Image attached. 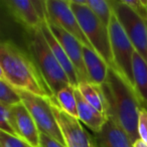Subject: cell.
Listing matches in <instances>:
<instances>
[{
    "label": "cell",
    "instance_id": "6da1fadb",
    "mask_svg": "<svg viewBox=\"0 0 147 147\" xmlns=\"http://www.w3.org/2000/svg\"><path fill=\"white\" fill-rule=\"evenodd\" d=\"M0 79L17 90L45 98L55 97L28 51L8 39L0 45Z\"/></svg>",
    "mask_w": 147,
    "mask_h": 147
},
{
    "label": "cell",
    "instance_id": "7a4b0ae2",
    "mask_svg": "<svg viewBox=\"0 0 147 147\" xmlns=\"http://www.w3.org/2000/svg\"><path fill=\"white\" fill-rule=\"evenodd\" d=\"M102 88L110 106L109 115L116 119L134 143L139 139L138 120L143 108L134 88L114 67H109L108 78Z\"/></svg>",
    "mask_w": 147,
    "mask_h": 147
},
{
    "label": "cell",
    "instance_id": "3957f363",
    "mask_svg": "<svg viewBox=\"0 0 147 147\" xmlns=\"http://www.w3.org/2000/svg\"><path fill=\"white\" fill-rule=\"evenodd\" d=\"M25 43L27 51L53 96L61 89L71 85L67 74L53 55L40 27L25 30Z\"/></svg>",
    "mask_w": 147,
    "mask_h": 147
},
{
    "label": "cell",
    "instance_id": "277c9868",
    "mask_svg": "<svg viewBox=\"0 0 147 147\" xmlns=\"http://www.w3.org/2000/svg\"><path fill=\"white\" fill-rule=\"evenodd\" d=\"M71 7L92 49L110 67H114L108 26L103 24L87 6L86 0H71Z\"/></svg>",
    "mask_w": 147,
    "mask_h": 147
},
{
    "label": "cell",
    "instance_id": "5b68a950",
    "mask_svg": "<svg viewBox=\"0 0 147 147\" xmlns=\"http://www.w3.org/2000/svg\"><path fill=\"white\" fill-rule=\"evenodd\" d=\"M17 92L20 96L22 104L26 107L36 123L39 132L65 145L63 134L53 110L51 98H45L22 90H17Z\"/></svg>",
    "mask_w": 147,
    "mask_h": 147
},
{
    "label": "cell",
    "instance_id": "8992f818",
    "mask_svg": "<svg viewBox=\"0 0 147 147\" xmlns=\"http://www.w3.org/2000/svg\"><path fill=\"white\" fill-rule=\"evenodd\" d=\"M108 29L109 35H110L114 67L134 88V86H133L132 61L135 49L114 12L111 17Z\"/></svg>",
    "mask_w": 147,
    "mask_h": 147
},
{
    "label": "cell",
    "instance_id": "52a82bcc",
    "mask_svg": "<svg viewBox=\"0 0 147 147\" xmlns=\"http://www.w3.org/2000/svg\"><path fill=\"white\" fill-rule=\"evenodd\" d=\"M110 4L135 51L147 61V19L127 6L122 0H113Z\"/></svg>",
    "mask_w": 147,
    "mask_h": 147
},
{
    "label": "cell",
    "instance_id": "ba28073f",
    "mask_svg": "<svg viewBox=\"0 0 147 147\" xmlns=\"http://www.w3.org/2000/svg\"><path fill=\"white\" fill-rule=\"evenodd\" d=\"M45 11L47 22L63 28L76 37L84 47H92L71 9V0H45Z\"/></svg>",
    "mask_w": 147,
    "mask_h": 147
},
{
    "label": "cell",
    "instance_id": "9c48e42d",
    "mask_svg": "<svg viewBox=\"0 0 147 147\" xmlns=\"http://www.w3.org/2000/svg\"><path fill=\"white\" fill-rule=\"evenodd\" d=\"M51 105L65 147H97L92 135L85 130L81 125V121L59 108L55 97L51 98Z\"/></svg>",
    "mask_w": 147,
    "mask_h": 147
},
{
    "label": "cell",
    "instance_id": "30bf717a",
    "mask_svg": "<svg viewBox=\"0 0 147 147\" xmlns=\"http://www.w3.org/2000/svg\"><path fill=\"white\" fill-rule=\"evenodd\" d=\"M47 23L49 25V29L51 30V32H53V34L59 40V42L61 43L63 49L67 53L69 59L73 63L74 67H75L77 73H78L80 83L90 82L84 63V53H83L84 45L76 37H74L73 35L69 34L65 30H63V28L59 27L57 25H55L51 22H47Z\"/></svg>",
    "mask_w": 147,
    "mask_h": 147
},
{
    "label": "cell",
    "instance_id": "8fae6325",
    "mask_svg": "<svg viewBox=\"0 0 147 147\" xmlns=\"http://www.w3.org/2000/svg\"><path fill=\"white\" fill-rule=\"evenodd\" d=\"M5 6L12 17L20 23L25 30L38 28L43 22L32 1L29 0H3Z\"/></svg>",
    "mask_w": 147,
    "mask_h": 147
},
{
    "label": "cell",
    "instance_id": "7c38bea8",
    "mask_svg": "<svg viewBox=\"0 0 147 147\" xmlns=\"http://www.w3.org/2000/svg\"><path fill=\"white\" fill-rule=\"evenodd\" d=\"M91 135L98 147H133L131 139L112 115L108 116L101 132Z\"/></svg>",
    "mask_w": 147,
    "mask_h": 147
},
{
    "label": "cell",
    "instance_id": "4fadbf2b",
    "mask_svg": "<svg viewBox=\"0 0 147 147\" xmlns=\"http://www.w3.org/2000/svg\"><path fill=\"white\" fill-rule=\"evenodd\" d=\"M19 138L32 147H40V132L26 107L20 103L11 107Z\"/></svg>",
    "mask_w": 147,
    "mask_h": 147
},
{
    "label": "cell",
    "instance_id": "5bb4252c",
    "mask_svg": "<svg viewBox=\"0 0 147 147\" xmlns=\"http://www.w3.org/2000/svg\"><path fill=\"white\" fill-rule=\"evenodd\" d=\"M40 29L42 30L45 39H47V43H49V47H51L55 57H57L59 65H61V67L63 69L65 73L67 74V78H69L71 85L73 87H75V88H77L78 85L80 84L78 73H77L76 69H75V67H74L71 59H69V57H67L65 49H63V47H61V43L59 42V40H57V39L55 38V35L53 34V32H51V30L49 29V25H47V23L45 20L41 23Z\"/></svg>",
    "mask_w": 147,
    "mask_h": 147
},
{
    "label": "cell",
    "instance_id": "9a60e30c",
    "mask_svg": "<svg viewBox=\"0 0 147 147\" xmlns=\"http://www.w3.org/2000/svg\"><path fill=\"white\" fill-rule=\"evenodd\" d=\"M83 53H84L85 67L90 83L98 86H103L108 78L110 65L92 47H84Z\"/></svg>",
    "mask_w": 147,
    "mask_h": 147
},
{
    "label": "cell",
    "instance_id": "2e32d148",
    "mask_svg": "<svg viewBox=\"0 0 147 147\" xmlns=\"http://www.w3.org/2000/svg\"><path fill=\"white\" fill-rule=\"evenodd\" d=\"M76 99L79 120L82 123H84L95 134L101 132V130L103 129V127L105 126L107 120H108V117L103 115L97 109H95L92 105L89 104L77 88Z\"/></svg>",
    "mask_w": 147,
    "mask_h": 147
},
{
    "label": "cell",
    "instance_id": "e0dca14e",
    "mask_svg": "<svg viewBox=\"0 0 147 147\" xmlns=\"http://www.w3.org/2000/svg\"><path fill=\"white\" fill-rule=\"evenodd\" d=\"M133 86L143 108L147 109V61L137 53H133Z\"/></svg>",
    "mask_w": 147,
    "mask_h": 147
},
{
    "label": "cell",
    "instance_id": "ac0fdd59",
    "mask_svg": "<svg viewBox=\"0 0 147 147\" xmlns=\"http://www.w3.org/2000/svg\"><path fill=\"white\" fill-rule=\"evenodd\" d=\"M77 89L80 91L82 96L89 104L92 105L103 115L107 117L109 116L110 106L102 86H98L90 82H82L78 85Z\"/></svg>",
    "mask_w": 147,
    "mask_h": 147
},
{
    "label": "cell",
    "instance_id": "d6986e66",
    "mask_svg": "<svg viewBox=\"0 0 147 147\" xmlns=\"http://www.w3.org/2000/svg\"><path fill=\"white\" fill-rule=\"evenodd\" d=\"M55 99L59 108L63 109L65 113H67L71 116L79 119L76 99V88L75 87L69 85V86L61 89L59 92L57 93Z\"/></svg>",
    "mask_w": 147,
    "mask_h": 147
},
{
    "label": "cell",
    "instance_id": "ffe728a7",
    "mask_svg": "<svg viewBox=\"0 0 147 147\" xmlns=\"http://www.w3.org/2000/svg\"><path fill=\"white\" fill-rule=\"evenodd\" d=\"M86 5L92 12L101 20L103 24L109 26L111 17L113 14L110 1L106 0H86Z\"/></svg>",
    "mask_w": 147,
    "mask_h": 147
},
{
    "label": "cell",
    "instance_id": "44dd1931",
    "mask_svg": "<svg viewBox=\"0 0 147 147\" xmlns=\"http://www.w3.org/2000/svg\"><path fill=\"white\" fill-rule=\"evenodd\" d=\"M0 105L13 107L22 103L16 89L2 79H0Z\"/></svg>",
    "mask_w": 147,
    "mask_h": 147
},
{
    "label": "cell",
    "instance_id": "7402d4cb",
    "mask_svg": "<svg viewBox=\"0 0 147 147\" xmlns=\"http://www.w3.org/2000/svg\"><path fill=\"white\" fill-rule=\"evenodd\" d=\"M1 110H0V131L7 133L12 136L18 137L16 131V124H15V119L13 116V112L11 107L5 106V105H0Z\"/></svg>",
    "mask_w": 147,
    "mask_h": 147
},
{
    "label": "cell",
    "instance_id": "603a6c76",
    "mask_svg": "<svg viewBox=\"0 0 147 147\" xmlns=\"http://www.w3.org/2000/svg\"><path fill=\"white\" fill-rule=\"evenodd\" d=\"M0 147H32L23 139L9 135L1 131L0 133Z\"/></svg>",
    "mask_w": 147,
    "mask_h": 147
},
{
    "label": "cell",
    "instance_id": "cb8c5ba5",
    "mask_svg": "<svg viewBox=\"0 0 147 147\" xmlns=\"http://www.w3.org/2000/svg\"><path fill=\"white\" fill-rule=\"evenodd\" d=\"M138 135L139 138L147 143V109L140 110L138 120Z\"/></svg>",
    "mask_w": 147,
    "mask_h": 147
},
{
    "label": "cell",
    "instance_id": "d4e9b609",
    "mask_svg": "<svg viewBox=\"0 0 147 147\" xmlns=\"http://www.w3.org/2000/svg\"><path fill=\"white\" fill-rule=\"evenodd\" d=\"M40 147H65V145L61 144L47 135L40 133Z\"/></svg>",
    "mask_w": 147,
    "mask_h": 147
},
{
    "label": "cell",
    "instance_id": "484cf974",
    "mask_svg": "<svg viewBox=\"0 0 147 147\" xmlns=\"http://www.w3.org/2000/svg\"><path fill=\"white\" fill-rule=\"evenodd\" d=\"M133 147H147V143L139 138L133 143Z\"/></svg>",
    "mask_w": 147,
    "mask_h": 147
},
{
    "label": "cell",
    "instance_id": "4316f807",
    "mask_svg": "<svg viewBox=\"0 0 147 147\" xmlns=\"http://www.w3.org/2000/svg\"><path fill=\"white\" fill-rule=\"evenodd\" d=\"M96 145H97V144H96ZM97 147H98V146H97Z\"/></svg>",
    "mask_w": 147,
    "mask_h": 147
}]
</instances>
